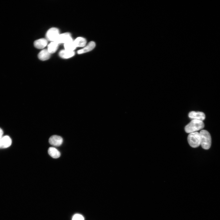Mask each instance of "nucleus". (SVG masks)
<instances>
[{"label": "nucleus", "instance_id": "nucleus-8", "mask_svg": "<svg viewBox=\"0 0 220 220\" xmlns=\"http://www.w3.org/2000/svg\"><path fill=\"white\" fill-rule=\"evenodd\" d=\"M49 141L50 145L56 146H59L62 143L63 140L60 136L54 135L50 137Z\"/></svg>", "mask_w": 220, "mask_h": 220}, {"label": "nucleus", "instance_id": "nucleus-10", "mask_svg": "<svg viewBox=\"0 0 220 220\" xmlns=\"http://www.w3.org/2000/svg\"><path fill=\"white\" fill-rule=\"evenodd\" d=\"M48 41L46 39L41 38L36 40L34 42L35 47L38 49H43L47 45Z\"/></svg>", "mask_w": 220, "mask_h": 220}, {"label": "nucleus", "instance_id": "nucleus-3", "mask_svg": "<svg viewBox=\"0 0 220 220\" xmlns=\"http://www.w3.org/2000/svg\"><path fill=\"white\" fill-rule=\"evenodd\" d=\"M187 140L189 144L194 148H198L201 145V137L200 133L197 132L190 133Z\"/></svg>", "mask_w": 220, "mask_h": 220}, {"label": "nucleus", "instance_id": "nucleus-16", "mask_svg": "<svg viewBox=\"0 0 220 220\" xmlns=\"http://www.w3.org/2000/svg\"><path fill=\"white\" fill-rule=\"evenodd\" d=\"M64 44L65 49L68 50L74 51L77 48L73 40L69 42Z\"/></svg>", "mask_w": 220, "mask_h": 220}, {"label": "nucleus", "instance_id": "nucleus-15", "mask_svg": "<svg viewBox=\"0 0 220 220\" xmlns=\"http://www.w3.org/2000/svg\"><path fill=\"white\" fill-rule=\"evenodd\" d=\"M58 45L56 42H51L48 47L47 49L49 53L51 54L55 53L58 49Z\"/></svg>", "mask_w": 220, "mask_h": 220}, {"label": "nucleus", "instance_id": "nucleus-7", "mask_svg": "<svg viewBox=\"0 0 220 220\" xmlns=\"http://www.w3.org/2000/svg\"><path fill=\"white\" fill-rule=\"evenodd\" d=\"M189 117L193 120L203 121L205 118V114L201 112L191 111L188 114Z\"/></svg>", "mask_w": 220, "mask_h": 220}, {"label": "nucleus", "instance_id": "nucleus-18", "mask_svg": "<svg viewBox=\"0 0 220 220\" xmlns=\"http://www.w3.org/2000/svg\"><path fill=\"white\" fill-rule=\"evenodd\" d=\"M4 134V132L3 130L0 128V139H1L3 137Z\"/></svg>", "mask_w": 220, "mask_h": 220}, {"label": "nucleus", "instance_id": "nucleus-12", "mask_svg": "<svg viewBox=\"0 0 220 220\" xmlns=\"http://www.w3.org/2000/svg\"><path fill=\"white\" fill-rule=\"evenodd\" d=\"M50 54L48 49H45L41 51L38 54V57L41 61H45L49 59L50 57Z\"/></svg>", "mask_w": 220, "mask_h": 220}, {"label": "nucleus", "instance_id": "nucleus-4", "mask_svg": "<svg viewBox=\"0 0 220 220\" xmlns=\"http://www.w3.org/2000/svg\"><path fill=\"white\" fill-rule=\"evenodd\" d=\"M59 30L56 28H52L48 30L46 34L47 39L52 42H56L60 35Z\"/></svg>", "mask_w": 220, "mask_h": 220}, {"label": "nucleus", "instance_id": "nucleus-17", "mask_svg": "<svg viewBox=\"0 0 220 220\" xmlns=\"http://www.w3.org/2000/svg\"><path fill=\"white\" fill-rule=\"evenodd\" d=\"M72 220H85V219L81 214H77L73 216Z\"/></svg>", "mask_w": 220, "mask_h": 220}, {"label": "nucleus", "instance_id": "nucleus-1", "mask_svg": "<svg viewBox=\"0 0 220 220\" xmlns=\"http://www.w3.org/2000/svg\"><path fill=\"white\" fill-rule=\"evenodd\" d=\"M205 124L202 121L193 120L185 128V132L187 133L196 132L203 129Z\"/></svg>", "mask_w": 220, "mask_h": 220}, {"label": "nucleus", "instance_id": "nucleus-2", "mask_svg": "<svg viewBox=\"0 0 220 220\" xmlns=\"http://www.w3.org/2000/svg\"><path fill=\"white\" fill-rule=\"evenodd\" d=\"M201 137V145L205 150H208L211 147L212 139L210 133L207 130H202L200 133Z\"/></svg>", "mask_w": 220, "mask_h": 220}, {"label": "nucleus", "instance_id": "nucleus-14", "mask_svg": "<svg viewBox=\"0 0 220 220\" xmlns=\"http://www.w3.org/2000/svg\"><path fill=\"white\" fill-rule=\"evenodd\" d=\"M74 42L77 47H84L87 43L86 39L82 37L77 38Z\"/></svg>", "mask_w": 220, "mask_h": 220}, {"label": "nucleus", "instance_id": "nucleus-9", "mask_svg": "<svg viewBox=\"0 0 220 220\" xmlns=\"http://www.w3.org/2000/svg\"><path fill=\"white\" fill-rule=\"evenodd\" d=\"M96 43L94 41H91L88 44L82 49L78 50L77 53L79 54H81L87 53L92 50L96 47Z\"/></svg>", "mask_w": 220, "mask_h": 220}, {"label": "nucleus", "instance_id": "nucleus-6", "mask_svg": "<svg viewBox=\"0 0 220 220\" xmlns=\"http://www.w3.org/2000/svg\"><path fill=\"white\" fill-rule=\"evenodd\" d=\"M12 140L11 138L8 135L3 136L0 139V148H7L11 145Z\"/></svg>", "mask_w": 220, "mask_h": 220}, {"label": "nucleus", "instance_id": "nucleus-11", "mask_svg": "<svg viewBox=\"0 0 220 220\" xmlns=\"http://www.w3.org/2000/svg\"><path fill=\"white\" fill-rule=\"evenodd\" d=\"M75 55L74 51H70L65 49L62 50L59 52V55L62 58L68 59L70 58Z\"/></svg>", "mask_w": 220, "mask_h": 220}, {"label": "nucleus", "instance_id": "nucleus-5", "mask_svg": "<svg viewBox=\"0 0 220 220\" xmlns=\"http://www.w3.org/2000/svg\"><path fill=\"white\" fill-rule=\"evenodd\" d=\"M73 40L71 34L66 33L60 34L56 42L59 44L62 43L65 44Z\"/></svg>", "mask_w": 220, "mask_h": 220}, {"label": "nucleus", "instance_id": "nucleus-13", "mask_svg": "<svg viewBox=\"0 0 220 220\" xmlns=\"http://www.w3.org/2000/svg\"><path fill=\"white\" fill-rule=\"evenodd\" d=\"M48 153L49 155L52 158L56 159L60 157L61 153L56 148L54 147H50L48 150Z\"/></svg>", "mask_w": 220, "mask_h": 220}]
</instances>
